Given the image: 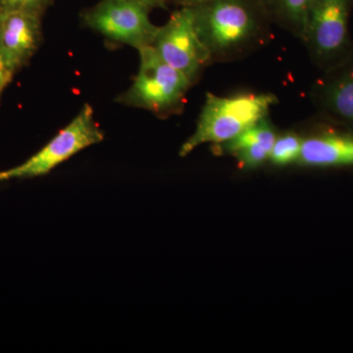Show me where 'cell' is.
<instances>
[{
    "label": "cell",
    "mask_w": 353,
    "mask_h": 353,
    "mask_svg": "<svg viewBox=\"0 0 353 353\" xmlns=\"http://www.w3.org/2000/svg\"><path fill=\"white\" fill-rule=\"evenodd\" d=\"M194 8L197 34L211 63L241 59L271 38L274 23L262 0H209Z\"/></svg>",
    "instance_id": "cell-1"
},
{
    "label": "cell",
    "mask_w": 353,
    "mask_h": 353,
    "mask_svg": "<svg viewBox=\"0 0 353 353\" xmlns=\"http://www.w3.org/2000/svg\"><path fill=\"white\" fill-rule=\"evenodd\" d=\"M278 99L272 94H240L233 97L206 94L196 132L180 150L181 157L190 154L203 143L217 145L231 141L246 129L268 117Z\"/></svg>",
    "instance_id": "cell-2"
},
{
    "label": "cell",
    "mask_w": 353,
    "mask_h": 353,
    "mask_svg": "<svg viewBox=\"0 0 353 353\" xmlns=\"http://www.w3.org/2000/svg\"><path fill=\"white\" fill-rule=\"evenodd\" d=\"M138 75L129 90L118 97L125 105L145 109L158 116L180 113L192 83L166 63L153 46L139 50Z\"/></svg>",
    "instance_id": "cell-3"
},
{
    "label": "cell",
    "mask_w": 353,
    "mask_h": 353,
    "mask_svg": "<svg viewBox=\"0 0 353 353\" xmlns=\"http://www.w3.org/2000/svg\"><path fill=\"white\" fill-rule=\"evenodd\" d=\"M353 0H313L309 10L305 43L311 59L323 72L353 57L350 18Z\"/></svg>",
    "instance_id": "cell-4"
},
{
    "label": "cell",
    "mask_w": 353,
    "mask_h": 353,
    "mask_svg": "<svg viewBox=\"0 0 353 353\" xmlns=\"http://www.w3.org/2000/svg\"><path fill=\"white\" fill-rule=\"evenodd\" d=\"M104 134L94 119V109L85 104L73 121L50 143L24 163L0 172V182L46 175L70 157L103 141Z\"/></svg>",
    "instance_id": "cell-5"
},
{
    "label": "cell",
    "mask_w": 353,
    "mask_h": 353,
    "mask_svg": "<svg viewBox=\"0 0 353 353\" xmlns=\"http://www.w3.org/2000/svg\"><path fill=\"white\" fill-rule=\"evenodd\" d=\"M150 10L136 0H101L82 19L102 36L139 50L152 46L159 30L150 20Z\"/></svg>",
    "instance_id": "cell-6"
},
{
    "label": "cell",
    "mask_w": 353,
    "mask_h": 353,
    "mask_svg": "<svg viewBox=\"0 0 353 353\" xmlns=\"http://www.w3.org/2000/svg\"><path fill=\"white\" fill-rule=\"evenodd\" d=\"M152 46L166 63L183 73L192 85L204 68L212 64L197 34L194 7H180L172 13L166 24L159 27Z\"/></svg>",
    "instance_id": "cell-7"
},
{
    "label": "cell",
    "mask_w": 353,
    "mask_h": 353,
    "mask_svg": "<svg viewBox=\"0 0 353 353\" xmlns=\"http://www.w3.org/2000/svg\"><path fill=\"white\" fill-rule=\"evenodd\" d=\"M310 97L327 120L353 131V57L323 72L311 88Z\"/></svg>",
    "instance_id": "cell-8"
},
{
    "label": "cell",
    "mask_w": 353,
    "mask_h": 353,
    "mask_svg": "<svg viewBox=\"0 0 353 353\" xmlns=\"http://www.w3.org/2000/svg\"><path fill=\"white\" fill-rule=\"evenodd\" d=\"M41 39V14L0 8V50L11 74L29 61Z\"/></svg>",
    "instance_id": "cell-9"
},
{
    "label": "cell",
    "mask_w": 353,
    "mask_h": 353,
    "mask_svg": "<svg viewBox=\"0 0 353 353\" xmlns=\"http://www.w3.org/2000/svg\"><path fill=\"white\" fill-rule=\"evenodd\" d=\"M297 162L313 167L353 164V136L326 129L303 138Z\"/></svg>",
    "instance_id": "cell-10"
},
{
    "label": "cell",
    "mask_w": 353,
    "mask_h": 353,
    "mask_svg": "<svg viewBox=\"0 0 353 353\" xmlns=\"http://www.w3.org/2000/svg\"><path fill=\"white\" fill-rule=\"evenodd\" d=\"M278 134L268 117L259 121L231 141L216 145L234 155L246 168H254L269 159Z\"/></svg>",
    "instance_id": "cell-11"
},
{
    "label": "cell",
    "mask_w": 353,
    "mask_h": 353,
    "mask_svg": "<svg viewBox=\"0 0 353 353\" xmlns=\"http://www.w3.org/2000/svg\"><path fill=\"white\" fill-rule=\"evenodd\" d=\"M274 24L303 39L313 0H262Z\"/></svg>",
    "instance_id": "cell-12"
},
{
    "label": "cell",
    "mask_w": 353,
    "mask_h": 353,
    "mask_svg": "<svg viewBox=\"0 0 353 353\" xmlns=\"http://www.w3.org/2000/svg\"><path fill=\"white\" fill-rule=\"evenodd\" d=\"M303 138L294 132H285L276 138L269 160L275 165H288L299 161Z\"/></svg>",
    "instance_id": "cell-13"
},
{
    "label": "cell",
    "mask_w": 353,
    "mask_h": 353,
    "mask_svg": "<svg viewBox=\"0 0 353 353\" xmlns=\"http://www.w3.org/2000/svg\"><path fill=\"white\" fill-rule=\"evenodd\" d=\"M52 0H0V8L26 10L41 14Z\"/></svg>",
    "instance_id": "cell-14"
},
{
    "label": "cell",
    "mask_w": 353,
    "mask_h": 353,
    "mask_svg": "<svg viewBox=\"0 0 353 353\" xmlns=\"http://www.w3.org/2000/svg\"><path fill=\"white\" fill-rule=\"evenodd\" d=\"M139 3L148 6V8H167V4L169 3V0H136Z\"/></svg>",
    "instance_id": "cell-15"
},
{
    "label": "cell",
    "mask_w": 353,
    "mask_h": 353,
    "mask_svg": "<svg viewBox=\"0 0 353 353\" xmlns=\"http://www.w3.org/2000/svg\"><path fill=\"white\" fill-rule=\"evenodd\" d=\"M208 1L209 0H169V3L172 2L180 7H197Z\"/></svg>",
    "instance_id": "cell-16"
},
{
    "label": "cell",
    "mask_w": 353,
    "mask_h": 353,
    "mask_svg": "<svg viewBox=\"0 0 353 353\" xmlns=\"http://www.w3.org/2000/svg\"><path fill=\"white\" fill-rule=\"evenodd\" d=\"M11 78H12V74L6 67L0 66V94H1L2 90L11 80Z\"/></svg>",
    "instance_id": "cell-17"
},
{
    "label": "cell",
    "mask_w": 353,
    "mask_h": 353,
    "mask_svg": "<svg viewBox=\"0 0 353 353\" xmlns=\"http://www.w3.org/2000/svg\"><path fill=\"white\" fill-rule=\"evenodd\" d=\"M0 66L6 67V65L3 63V59H2L1 50H0Z\"/></svg>",
    "instance_id": "cell-18"
}]
</instances>
